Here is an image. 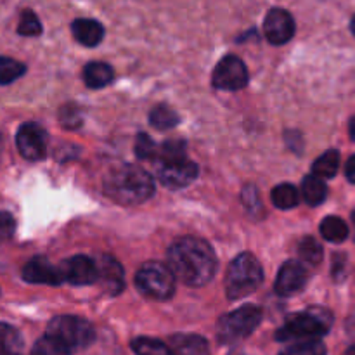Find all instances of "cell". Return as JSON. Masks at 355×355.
<instances>
[{
    "instance_id": "1",
    "label": "cell",
    "mask_w": 355,
    "mask_h": 355,
    "mask_svg": "<svg viewBox=\"0 0 355 355\" xmlns=\"http://www.w3.org/2000/svg\"><path fill=\"white\" fill-rule=\"evenodd\" d=\"M170 270L177 279L187 286H205L210 283L217 269V257L214 248L205 239L179 238L168 250Z\"/></svg>"
},
{
    "instance_id": "2",
    "label": "cell",
    "mask_w": 355,
    "mask_h": 355,
    "mask_svg": "<svg viewBox=\"0 0 355 355\" xmlns=\"http://www.w3.org/2000/svg\"><path fill=\"white\" fill-rule=\"evenodd\" d=\"M104 193L114 203L134 207L144 203L155 193L153 177L137 165H120L107 173Z\"/></svg>"
},
{
    "instance_id": "3",
    "label": "cell",
    "mask_w": 355,
    "mask_h": 355,
    "mask_svg": "<svg viewBox=\"0 0 355 355\" xmlns=\"http://www.w3.org/2000/svg\"><path fill=\"white\" fill-rule=\"evenodd\" d=\"M333 324L331 312L321 307H312L305 312L290 315L283 328L277 331L279 342H304V340H319L329 331Z\"/></svg>"
},
{
    "instance_id": "4",
    "label": "cell",
    "mask_w": 355,
    "mask_h": 355,
    "mask_svg": "<svg viewBox=\"0 0 355 355\" xmlns=\"http://www.w3.org/2000/svg\"><path fill=\"white\" fill-rule=\"evenodd\" d=\"M263 270L252 253H241L229 266L225 274V293L229 300H241L262 284Z\"/></svg>"
},
{
    "instance_id": "5",
    "label": "cell",
    "mask_w": 355,
    "mask_h": 355,
    "mask_svg": "<svg viewBox=\"0 0 355 355\" xmlns=\"http://www.w3.org/2000/svg\"><path fill=\"white\" fill-rule=\"evenodd\" d=\"M47 336L62 347L66 352L87 349L96 338L94 326L87 319L76 315H59L49 322Z\"/></svg>"
},
{
    "instance_id": "6",
    "label": "cell",
    "mask_w": 355,
    "mask_h": 355,
    "mask_svg": "<svg viewBox=\"0 0 355 355\" xmlns=\"http://www.w3.org/2000/svg\"><path fill=\"white\" fill-rule=\"evenodd\" d=\"M262 321V311L255 305H243L231 314H225L217 324L218 342L229 345L252 335Z\"/></svg>"
},
{
    "instance_id": "7",
    "label": "cell",
    "mask_w": 355,
    "mask_h": 355,
    "mask_svg": "<svg viewBox=\"0 0 355 355\" xmlns=\"http://www.w3.org/2000/svg\"><path fill=\"white\" fill-rule=\"evenodd\" d=\"M135 284L141 293L156 300H166L175 293V276L162 262H146L135 274Z\"/></svg>"
},
{
    "instance_id": "8",
    "label": "cell",
    "mask_w": 355,
    "mask_h": 355,
    "mask_svg": "<svg viewBox=\"0 0 355 355\" xmlns=\"http://www.w3.org/2000/svg\"><path fill=\"white\" fill-rule=\"evenodd\" d=\"M211 82L220 90H241L248 83V69L238 55L229 54L215 66Z\"/></svg>"
},
{
    "instance_id": "9",
    "label": "cell",
    "mask_w": 355,
    "mask_h": 355,
    "mask_svg": "<svg viewBox=\"0 0 355 355\" xmlns=\"http://www.w3.org/2000/svg\"><path fill=\"white\" fill-rule=\"evenodd\" d=\"M158 180L168 189L186 187L198 177V165L191 159H177V162H162L156 165Z\"/></svg>"
},
{
    "instance_id": "10",
    "label": "cell",
    "mask_w": 355,
    "mask_h": 355,
    "mask_svg": "<svg viewBox=\"0 0 355 355\" xmlns=\"http://www.w3.org/2000/svg\"><path fill=\"white\" fill-rule=\"evenodd\" d=\"M16 146L23 158L38 162L47 155V134L40 125L24 123L17 130Z\"/></svg>"
},
{
    "instance_id": "11",
    "label": "cell",
    "mask_w": 355,
    "mask_h": 355,
    "mask_svg": "<svg viewBox=\"0 0 355 355\" xmlns=\"http://www.w3.org/2000/svg\"><path fill=\"white\" fill-rule=\"evenodd\" d=\"M295 30L297 26H295L293 16L281 7L270 9L263 19V35L272 45L288 44L293 38Z\"/></svg>"
},
{
    "instance_id": "12",
    "label": "cell",
    "mask_w": 355,
    "mask_h": 355,
    "mask_svg": "<svg viewBox=\"0 0 355 355\" xmlns=\"http://www.w3.org/2000/svg\"><path fill=\"white\" fill-rule=\"evenodd\" d=\"M62 281H68L75 286H87L97 283V263L90 257L76 255L64 260L61 267Z\"/></svg>"
},
{
    "instance_id": "13",
    "label": "cell",
    "mask_w": 355,
    "mask_h": 355,
    "mask_svg": "<svg viewBox=\"0 0 355 355\" xmlns=\"http://www.w3.org/2000/svg\"><path fill=\"white\" fill-rule=\"evenodd\" d=\"M309 279V274L305 270V267L300 262H295V260H288L283 263V267L279 269L277 274L276 284H274V290L281 297H291V295L298 293L305 288Z\"/></svg>"
},
{
    "instance_id": "14",
    "label": "cell",
    "mask_w": 355,
    "mask_h": 355,
    "mask_svg": "<svg viewBox=\"0 0 355 355\" xmlns=\"http://www.w3.org/2000/svg\"><path fill=\"white\" fill-rule=\"evenodd\" d=\"M23 279L31 284H52L58 286L62 283V274L59 267H54L44 257H35L24 266Z\"/></svg>"
},
{
    "instance_id": "15",
    "label": "cell",
    "mask_w": 355,
    "mask_h": 355,
    "mask_svg": "<svg viewBox=\"0 0 355 355\" xmlns=\"http://www.w3.org/2000/svg\"><path fill=\"white\" fill-rule=\"evenodd\" d=\"M97 263V283L110 295H118L123 290V267L111 255H103Z\"/></svg>"
},
{
    "instance_id": "16",
    "label": "cell",
    "mask_w": 355,
    "mask_h": 355,
    "mask_svg": "<svg viewBox=\"0 0 355 355\" xmlns=\"http://www.w3.org/2000/svg\"><path fill=\"white\" fill-rule=\"evenodd\" d=\"M71 31L75 40L85 47H96L104 38L103 24L96 19H89V17H78L73 21Z\"/></svg>"
},
{
    "instance_id": "17",
    "label": "cell",
    "mask_w": 355,
    "mask_h": 355,
    "mask_svg": "<svg viewBox=\"0 0 355 355\" xmlns=\"http://www.w3.org/2000/svg\"><path fill=\"white\" fill-rule=\"evenodd\" d=\"M170 349L173 355H210V347L205 338L198 335L172 336Z\"/></svg>"
},
{
    "instance_id": "18",
    "label": "cell",
    "mask_w": 355,
    "mask_h": 355,
    "mask_svg": "<svg viewBox=\"0 0 355 355\" xmlns=\"http://www.w3.org/2000/svg\"><path fill=\"white\" fill-rule=\"evenodd\" d=\"M113 68L106 62H89L83 68V80L90 89H101L106 87L113 80Z\"/></svg>"
},
{
    "instance_id": "19",
    "label": "cell",
    "mask_w": 355,
    "mask_h": 355,
    "mask_svg": "<svg viewBox=\"0 0 355 355\" xmlns=\"http://www.w3.org/2000/svg\"><path fill=\"white\" fill-rule=\"evenodd\" d=\"M302 196L311 207H318L328 196V186L322 179L315 175H307L302 184Z\"/></svg>"
},
{
    "instance_id": "20",
    "label": "cell",
    "mask_w": 355,
    "mask_h": 355,
    "mask_svg": "<svg viewBox=\"0 0 355 355\" xmlns=\"http://www.w3.org/2000/svg\"><path fill=\"white\" fill-rule=\"evenodd\" d=\"M24 343L19 331L0 322V355H23Z\"/></svg>"
},
{
    "instance_id": "21",
    "label": "cell",
    "mask_w": 355,
    "mask_h": 355,
    "mask_svg": "<svg viewBox=\"0 0 355 355\" xmlns=\"http://www.w3.org/2000/svg\"><path fill=\"white\" fill-rule=\"evenodd\" d=\"M340 168V153L335 149H329L324 155L319 156L312 165V175L319 177V179H331L336 175Z\"/></svg>"
},
{
    "instance_id": "22",
    "label": "cell",
    "mask_w": 355,
    "mask_h": 355,
    "mask_svg": "<svg viewBox=\"0 0 355 355\" xmlns=\"http://www.w3.org/2000/svg\"><path fill=\"white\" fill-rule=\"evenodd\" d=\"M321 234L329 243H342L349 238V225L340 217H326L321 222Z\"/></svg>"
},
{
    "instance_id": "23",
    "label": "cell",
    "mask_w": 355,
    "mask_h": 355,
    "mask_svg": "<svg viewBox=\"0 0 355 355\" xmlns=\"http://www.w3.org/2000/svg\"><path fill=\"white\" fill-rule=\"evenodd\" d=\"M272 203L274 207H277L279 210H290V208H295L300 201V196H298V191L295 189V186L291 184H279L272 189Z\"/></svg>"
},
{
    "instance_id": "24",
    "label": "cell",
    "mask_w": 355,
    "mask_h": 355,
    "mask_svg": "<svg viewBox=\"0 0 355 355\" xmlns=\"http://www.w3.org/2000/svg\"><path fill=\"white\" fill-rule=\"evenodd\" d=\"M132 350L137 355H173L172 349L159 340L141 336L132 342Z\"/></svg>"
},
{
    "instance_id": "25",
    "label": "cell",
    "mask_w": 355,
    "mask_h": 355,
    "mask_svg": "<svg viewBox=\"0 0 355 355\" xmlns=\"http://www.w3.org/2000/svg\"><path fill=\"white\" fill-rule=\"evenodd\" d=\"M24 71H26V66L23 62L0 55V85H9L14 80L23 76Z\"/></svg>"
},
{
    "instance_id": "26",
    "label": "cell",
    "mask_w": 355,
    "mask_h": 355,
    "mask_svg": "<svg viewBox=\"0 0 355 355\" xmlns=\"http://www.w3.org/2000/svg\"><path fill=\"white\" fill-rule=\"evenodd\" d=\"M149 120H151L153 127L158 128V130H170L179 123V116H177L175 111L166 106H156L149 114Z\"/></svg>"
},
{
    "instance_id": "27",
    "label": "cell",
    "mask_w": 355,
    "mask_h": 355,
    "mask_svg": "<svg viewBox=\"0 0 355 355\" xmlns=\"http://www.w3.org/2000/svg\"><path fill=\"white\" fill-rule=\"evenodd\" d=\"M298 253H300L302 260L305 263H309V266H319L322 262V255H324L322 253V246L314 238H311V236L302 239Z\"/></svg>"
},
{
    "instance_id": "28",
    "label": "cell",
    "mask_w": 355,
    "mask_h": 355,
    "mask_svg": "<svg viewBox=\"0 0 355 355\" xmlns=\"http://www.w3.org/2000/svg\"><path fill=\"white\" fill-rule=\"evenodd\" d=\"M281 355H326V345L321 340H304L288 347Z\"/></svg>"
},
{
    "instance_id": "29",
    "label": "cell",
    "mask_w": 355,
    "mask_h": 355,
    "mask_svg": "<svg viewBox=\"0 0 355 355\" xmlns=\"http://www.w3.org/2000/svg\"><path fill=\"white\" fill-rule=\"evenodd\" d=\"M17 33L23 35V37H38L42 33V23L33 10H24L21 14Z\"/></svg>"
},
{
    "instance_id": "30",
    "label": "cell",
    "mask_w": 355,
    "mask_h": 355,
    "mask_svg": "<svg viewBox=\"0 0 355 355\" xmlns=\"http://www.w3.org/2000/svg\"><path fill=\"white\" fill-rule=\"evenodd\" d=\"M158 146L155 144L153 139H149L146 134H139L135 141V155L141 159H156L158 156Z\"/></svg>"
},
{
    "instance_id": "31",
    "label": "cell",
    "mask_w": 355,
    "mask_h": 355,
    "mask_svg": "<svg viewBox=\"0 0 355 355\" xmlns=\"http://www.w3.org/2000/svg\"><path fill=\"white\" fill-rule=\"evenodd\" d=\"M31 355H69V352H66L59 343H55L54 340L45 335L44 338L35 343Z\"/></svg>"
},
{
    "instance_id": "32",
    "label": "cell",
    "mask_w": 355,
    "mask_h": 355,
    "mask_svg": "<svg viewBox=\"0 0 355 355\" xmlns=\"http://www.w3.org/2000/svg\"><path fill=\"white\" fill-rule=\"evenodd\" d=\"M14 229H16V224H14L12 215L7 211H0V245L12 238Z\"/></svg>"
},
{
    "instance_id": "33",
    "label": "cell",
    "mask_w": 355,
    "mask_h": 355,
    "mask_svg": "<svg viewBox=\"0 0 355 355\" xmlns=\"http://www.w3.org/2000/svg\"><path fill=\"white\" fill-rule=\"evenodd\" d=\"M243 203H245V207L248 208L252 214L255 210L260 211V208H262V201H260L259 191H257L253 186L245 187V191H243Z\"/></svg>"
},
{
    "instance_id": "34",
    "label": "cell",
    "mask_w": 355,
    "mask_h": 355,
    "mask_svg": "<svg viewBox=\"0 0 355 355\" xmlns=\"http://www.w3.org/2000/svg\"><path fill=\"white\" fill-rule=\"evenodd\" d=\"M345 175H347V179L350 180V182L355 184V156H352V158H350L349 162H347Z\"/></svg>"
},
{
    "instance_id": "35",
    "label": "cell",
    "mask_w": 355,
    "mask_h": 355,
    "mask_svg": "<svg viewBox=\"0 0 355 355\" xmlns=\"http://www.w3.org/2000/svg\"><path fill=\"white\" fill-rule=\"evenodd\" d=\"M350 137H352V141L355 142V116L352 118V121H350Z\"/></svg>"
},
{
    "instance_id": "36",
    "label": "cell",
    "mask_w": 355,
    "mask_h": 355,
    "mask_svg": "<svg viewBox=\"0 0 355 355\" xmlns=\"http://www.w3.org/2000/svg\"><path fill=\"white\" fill-rule=\"evenodd\" d=\"M350 31H352V35L355 37V14H354L352 21H350Z\"/></svg>"
},
{
    "instance_id": "37",
    "label": "cell",
    "mask_w": 355,
    "mask_h": 355,
    "mask_svg": "<svg viewBox=\"0 0 355 355\" xmlns=\"http://www.w3.org/2000/svg\"><path fill=\"white\" fill-rule=\"evenodd\" d=\"M343 355H355V345L350 347V349H347L345 354H343Z\"/></svg>"
},
{
    "instance_id": "38",
    "label": "cell",
    "mask_w": 355,
    "mask_h": 355,
    "mask_svg": "<svg viewBox=\"0 0 355 355\" xmlns=\"http://www.w3.org/2000/svg\"><path fill=\"white\" fill-rule=\"evenodd\" d=\"M352 224H354V239H355V210L352 211Z\"/></svg>"
}]
</instances>
